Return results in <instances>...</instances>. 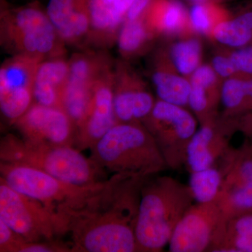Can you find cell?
I'll return each mask as SVG.
<instances>
[{"label": "cell", "mask_w": 252, "mask_h": 252, "mask_svg": "<svg viewBox=\"0 0 252 252\" xmlns=\"http://www.w3.org/2000/svg\"><path fill=\"white\" fill-rule=\"evenodd\" d=\"M146 179L114 174L82 207L65 214L61 230L70 234L72 252H139L135 226Z\"/></svg>", "instance_id": "obj_1"}, {"label": "cell", "mask_w": 252, "mask_h": 252, "mask_svg": "<svg viewBox=\"0 0 252 252\" xmlns=\"http://www.w3.org/2000/svg\"><path fill=\"white\" fill-rule=\"evenodd\" d=\"M152 177L146 179L141 189L135 226L139 252L162 251L177 223L195 203L189 185L170 176Z\"/></svg>", "instance_id": "obj_2"}, {"label": "cell", "mask_w": 252, "mask_h": 252, "mask_svg": "<svg viewBox=\"0 0 252 252\" xmlns=\"http://www.w3.org/2000/svg\"><path fill=\"white\" fill-rule=\"evenodd\" d=\"M91 150V158L104 171L114 174L147 178L168 168L142 122L118 123Z\"/></svg>", "instance_id": "obj_3"}, {"label": "cell", "mask_w": 252, "mask_h": 252, "mask_svg": "<svg viewBox=\"0 0 252 252\" xmlns=\"http://www.w3.org/2000/svg\"><path fill=\"white\" fill-rule=\"evenodd\" d=\"M0 159L37 169L73 185L90 186L105 181L104 170L73 146L37 143L7 134L1 139Z\"/></svg>", "instance_id": "obj_4"}, {"label": "cell", "mask_w": 252, "mask_h": 252, "mask_svg": "<svg viewBox=\"0 0 252 252\" xmlns=\"http://www.w3.org/2000/svg\"><path fill=\"white\" fill-rule=\"evenodd\" d=\"M0 41L12 56L41 63L65 54V44L37 1L14 7L1 0Z\"/></svg>", "instance_id": "obj_5"}, {"label": "cell", "mask_w": 252, "mask_h": 252, "mask_svg": "<svg viewBox=\"0 0 252 252\" xmlns=\"http://www.w3.org/2000/svg\"><path fill=\"white\" fill-rule=\"evenodd\" d=\"M0 173L9 187L40 202L57 222L58 233L63 217L80 208L104 182L90 186L68 183L33 167L1 162Z\"/></svg>", "instance_id": "obj_6"}, {"label": "cell", "mask_w": 252, "mask_h": 252, "mask_svg": "<svg viewBox=\"0 0 252 252\" xmlns=\"http://www.w3.org/2000/svg\"><path fill=\"white\" fill-rule=\"evenodd\" d=\"M142 123L153 136L168 168L180 170L186 165L187 147L198 130L197 119L191 113L158 99Z\"/></svg>", "instance_id": "obj_7"}, {"label": "cell", "mask_w": 252, "mask_h": 252, "mask_svg": "<svg viewBox=\"0 0 252 252\" xmlns=\"http://www.w3.org/2000/svg\"><path fill=\"white\" fill-rule=\"evenodd\" d=\"M228 222L216 202L195 203L175 227L168 251L220 252Z\"/></svg>", "instance_id": "obj_8"}, {"label": "cell", "mask_w": 252, "mask_h": 252, "mask_svg": "<svg viewBox=\"0 0 252 252\" xmlns=\"http://www.w3.org/2000/svg\"><path fill=\"white\" fill-rule=\"evenodd\" d=\"M0 220L30 243L53 240L54 215L40 202L19 193L0 178Z\"/></svg>", "instance_id": "obj_9"}, {"label": "cell", "mask_w": 252, "mask_h": 252, "mask_svg": "<svg viewBox=\"0 0 252 252\" xmlns=\"http://www.w3.org/2000/svg\"><path fill=\"white\" fill-rule=\"evenodd\" d=\"M39 61L12 56L0 68V108L11 124L20 119L34 103L33 88Z\"/></svg>", "instance_id": "obj_10"}, {"label": "cell", "mask_w": 252, "mask_h": 252, "mask_svg": "<svg viewBox=\"0 0 252 252\" xmlns=\"http://www.w3.org/2000/svg\"><path fill=\"white\" fill-rule=\"evenodd\" d=\"M14 125L26 140L51 145H75V125L61 108L34 102Z\"/></svg>", "instance_id": "obj_11"}, {"label": "cell", "mask_w": 252, "mask_h": 252, "mask_svg": "<svg viewBox=\"0 0 252 252\" xmlns=\"http://www.w3.org/2000/svg\"><path fill=\"white\" fill-rule=\"evenodd\" d=\"M113 67L102 74L94 86L90 108L77 129L78 149H91L118 124L114 113L115 74Z\"/></svg>", "instance_id": "obj_12"}, {"label": "cell", "mask_w": 252, "mask_h": 252, "mask_svg": "<svg viewBox=\"0 0 252 252\" xmlns=\"http://www.w3.org/2000/svg\"><path fill=\"white\" fill-rule=\"evenodd\" d=\"M114 113L118 123L142 122L156 101L143 81L124 63L114 67Z\"/></svg>", "instance_id": "obj_13"}, {"label": "cell", "mask_w": 252, "mask_h": 252, "mask_svg": "<svg viewBox=\"0 0 252 252\" xmlns=\"http://www.w3.org/2000/svg\"><path fill=\"white\" fill-rule=\"evenodd\" d=\"M238 125L233 121L220 122L217 117L200 124L187 147L186 165L190 172L215 166L229 150L230 138Z\"/></svg>", "instance_id": "obj_14"}, {"label": "cell", "mask_w": 252, "mask_h": 252, "mask_svg": "<svg viewBox=\"0 0 252 252\" xmlns=\"http://www.w3.org/2000/svg\"><path fill=\"white\" fill-rule=\"evenodd\" d=\"M46 12L64 44L88 45L91 25L86 0H49Z\"/></svg>", "instance_id": "obj_15"}, {"label": "cell", "mask_w": 252, "mask_h": 252, "mask_svg": "<svg viewBox=\"0 0 252 252\" xmlns=\"http://www.w3.org/2000/svg\"><path fill=\"white\" fill-rule=\"evenodd\" d=\"M189 107L200 124L217 117L220 102L222 79L211 65L201 64L189 77Z\"/></svg>", "instance_id": "obj_16"}, {"label": "cell", "mask_w": 252, "mask_h": 252, "mask_svg": "<svg viewBox=\"0 0 252 252\" xmlns=\"http://www.w3.org/2000/svg\"><path fill=\"white\" fill-rule=\"evenodd\" d=\"M69 74V61L64 56L39 63L33 88L34 103L61 108V94Z\"/></svg>", "instance_id": "obj_17"}, {"label": "cell", "mask_w": 252, "mask_h": 252, "mask_svg": "<svg viewBox=\"0 0 252 252\" xmlns=\"http://www.w3.org/2000/svg\"><path fill=\"white\" fill-rule=\"evenodd\" d=\"M144 18L157 35H187L193 31L189 11L179 0H153Z\"/></svg>", "instance_id": "obj_18"}, {"label": "cell", "mask_w": 252, "mask_h": 252, "mask_svg": "<svg viewBox=\"0 0 252 252\" xmlns=\"http://www.w3.org/2000/svg\"><path fill=\"white\" fill-rule=\"evenodd\" d=\"M90 18L88 45L109 48L117 41L123 23L116 11V0H86Z\"/></svg>", "instance_id": "obj_19"}, {"label": "cell", "mask_w": 252, "mask_h": 252, "mask_svg": "<svg viewBox=\"0 0 252 252\" xmlns=\"http://www.w3.org/2000/svg\"><path fill=\"white\" fill-rule=\"evenodd\" d=\"M152 74V81L160 100L181 107L189 106L190 82L189 78L179 74L167 54L158 56Z\"/></svg>", "instance_id": "obj_20"}, {"label": "cell", "mask_w": 252, "mask_h": 252, "mask_svg": "<svg viewBox=\"0 0 252 252\" xmlns=\"http://www.w3.org/2000/svg\"><path fill=\"white\" fill-rule=\"evenodd\" d=\"M211 36L221 45L230 49L252 46V3L233 17L219 23Z\"/></svg>", "instance_id": "obj_21"}, {"label": "cell", "mask_w": 252, "mask_h": 252, "mask_svg": "<svg viewBox=\"0 0 252 252\" xmlns=\"http://www.w3.org/2000/svg\"><path fill=\"white\" fill-rule=\"evenodd\" d=\"M220 103L226 116L252 114V77H231L222 82Z\"/></svg>", "instance_id": "obj_22"}, {"label": "cell", "mask_w": 252, "mask_h": 252, "mask_svg": "<svg viewBox=\"0 0 252 252\" xmlns=\"http://www.w3.org/2000/svg\"><path fill=\"white\" fill-rule=\"evenodd\" d=\"M156 35L144 16L134 21H125L118 34L119 53L126 59L143 54Z\"/></svg>", "instance_id": "obj_23"}, {"label": "cell", "mask_w": 252, "mask_h": 252, "mask_svg": "<svg viewBox=\"0 0 252 252\" xmlns=\"http://www.w3.org/2000/svg\"><path fill=\"white\" fill-rule=\"evenodd\" d=\"M202 52L200 40L187 38L174 43L166 54L175 70L189 79L202 64Z\"/></svg>", "instance_id": "obj_24"}, {"label": "cell", "mask_w": 252, "mask_h": 252, "mask_svg": "<svg viewBox=\"0 0 252 252\" xmlns=\"http://www.w3.org/2000/svg\"><path fill=\"white\" fill-rule=\"evenodd\" d=\"M223 179L221 170L215 166L190 172L189 187L195 203L215 202L221 188Z\"/></svg>", "instance_id": "obj_25"}, {"label": "cell", "mask_w": 252, "mask_h": 252, "mask_svg": "<svg viewBox=\"0 0 252 252\" xmlns=\"http://www.w3.org/2000/svg\"><path fill=\"white\" fill-rule=\"evenodd\" d=\"M194 32L211 36L219 23L230 17L228 11L220 3H195L189 11Z\"/></svg>", "instance_id": "obj_26"}, {"label": "cell", "mask_w": 252, "mask_h": 252, "mask_svg": "<svg viewBox=\"0 0 252 252\" xmlns=\"http://www.w3.org/2000/svg\"><path fill=\"white\" fill-rule=\"evenodd\" d=\"M220 252H252V212L228 222Z\"/></svg>", "instance_id": "obj_27"}, {"label": "cell", "mask_w": 252, "mask_h": 252, "mask_svg": "<svg viewBox=\"0 0 252 252\" xmlns=\"http://www.w3.org/2000/svg\"><path fill=\"white\" fill-rule=\"evenodd\" d=\"M238 77H252V46L234 49L228 53Z\"/></svg>", "instance_id": "obj_28"}, {"label": "cell", "mask_w": 252, "mask_h": 252, "mask_svg": "<svg viewBox=\"0 0 252 252\" xmlns=\"http://www.w3.org/2000/svg\"><path fill=\"white\" fill-rule=\"evenodd\" d=\"M26 242V239L0 220V252H21Z\"/></svg>", "instance_id": "obj_29"}, {"label": "cell", "mask_w": 252, "mask_h": 252, "mask_svg": "<svg viewBox=\"0 0 252 252\" xmlns=\"http://www.w3.org/2000/svg\"><path fill=\"white\" fill-rule=\"evenodd\" d=\"M72 252L66 244L56 240L46 241L26 242L21 249V252Z\"/></svg>", "instance_id": "obj_30"}, {"label": "cell", "mask_w": 252, "mask_h": 252, "mask_svg": "<svg viewBox=\"0 0 252 252\" xmlns=\"http://www.w3.org/2000/svg\"><path fill=\"white\" fill-rule=\"evenodd\" d=\"M211 66L214 70L222 79L231 77H238L236 69L228 54H218L212 59Z\"/></svg>", "instance_id": "obj_31"}, {"label": "cell", "mask_w": 252, "mask_h": 252, "mask_svg": "<svg viewBox=\"0 0 252 252\" xmlns=\"http://www.w3.org/2000/svg\"><path fill=\"white\" fill-rule=\"evenodd\" d=\"M152 1L153 0H134L126 13L124 22L134 21L144 16Z\"/></svg>", "instance_id": "obj_32"}, {"label": "cell", "mask_w": 252, "mask_h": 252, "mask_svg": "<svg viewBox=\"0 0 252 252\" xmlns=\"http://www.w3.org/2000/svg\"><path fill=\"white\" fill-rule=\"evenodd\" d=\"M133 1L134 0H116V11L118 17L123 23L125 21L126 13Z\"/></svg>", "instance_id": "obj_33"}, {"label": "cell", "mask_w": 252, "mask_h": 252, "mask_svg": "<svg viewBox=\"0 0 252 252\" xmlns=\"http://www.w3.org/2000/svg\"><path fill=\"white\" fill-rule=\"evenodd\" d=\"M188 1H190V2L193 3V4L202 2H215L221 4L223 1H228V0H188Z\"/></svg>", "instance_id": "obj_34"}, {"label": "cell", "mask_w": 252, "mask_h": 252, "mask_svg": "<svg viewBox=\"0 0 252 252\" xmlns=\"http://www.w3.org/2000/svg\"></svg>", "instance_id": "obj_35"}]
</instances>
